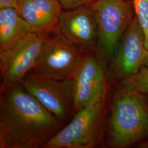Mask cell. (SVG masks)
Returning <instances> with one entry per match:
<instances>
[{
  "label": "cell",
  "mask_w": 148,
  "mask_h": 148,
  "mask_svg": "<svg viewBox=\"0 0 148 148\" xmlns=\"http://www.w3.org/2000/svg\"><path fill=\"white\" fill-rule=\"evenodd\" d=\"M0 148H43L64 122L21 84L0 93Z\"/></svg>",
  "instance_id": "cell-1"
},
{
  "label": "cell",
  "mask_w": 148,
  "mask_h": 148,
  "mask_svg": "<svg viewBox=\"0 0 148 148\" xmlns=\"http://www.w3.org/2000/svg\"><path fill=\"white\" fill-rule=\"evenodd\" d=\"M106 146L126 148L148 139V93L122 80L112 85Z\"/></svg>",
  "instance_id": "cell-2"
},
{
  "label": "cell",
  "mask_w": 148,
  "mask_h": 148,
  "mask_svg": "<svg viewBox=\"0 0 148 148\" xmlns=\"http://www.w3.org/2000/svg\"><path fill=\"white\" fill-rule=\"evenodd\" d=\"M111 87L104 96L77 111L69 123L43 148H95L106 146Z\"/></svg>",
  "instance_id": "cell-3"
},
{
  "label": "cell",
  "mask_w": 148,
  "mask_h": 148,
  "mask_svg": "<svg viewBox=\"0 0 148 148\" xmlns=\"http://www.w3.org/2000/svg\"><path fill=\"white\" fill-rule=\"evenodd\" d=\"M52 32H30L0 51V93L21 84Z\"/></svg>",
  "instance_id": "cell-4"
},
{
  "label": "cell",
  "mask_w": 148,
  "mask_h": 148,
  "mask_svg": "<svg viewBox=\"0 0 148 148\" xmlns=\"http://www.w3.org/2000/svg\"><path fill=\"white\" fill-rule=\"evenodd\" d=\"M24 87L63 122L74 116L72 79L56 77L32 70L23 80Z\"/></svg>",
  "instance_id": "cell-5"
},
{
  "label": "cell",
  "mask_w": 148,
  "mask_h": 148,
  "mask_svg": "<svg viewBox=\"0 0 148 148\" xmlns=\"http://www.w3.org/2000/svg\"><path fill=\"white\" fill-rule=\"evenodd\" d=\"M98 30V50L110 61L120 39L132 21L128 0H95L92 4Z\"/></svg>",
  "instance_id": "cell-6"
},
{
  "label": "cell",
  "mask_w": 148,
  "mask_h": 148,
  "mask_svg": "<svg viewBox=\"0 0 148 148\" xmlns=\"http://www.w3.org/2000/svg\"><path fill=\"white\" fill-rule=\"evenodd\" d=\"M107 62L98 51L84 53L72 79L74 83L73 114L106 95L109 82Z\"/></svg>",
  "instance_id": "cell-7"
},
{
  "label": "cell",
  "mask_w": 148,
  "mask_h": 148,
  "mask_svg": "<svg viewBox=\"0 0 148 148\" xmlns=\"http://www.w3.org/2000/svg\"><path fill=\"white\" fill-rule=\"evenodd\" d=\"M109 63L108 78L111 85L132 76L148 66V48L136 16L123 35Z\"/></svg>",
  "instance_id": "cell-8"
},
{
  "label": "cell",
  "mask_w": 148,
  "mask_h": 148,
  "mask_svg": "<svg viewBox=\"0 0 148 148\" xmlns=\"http://www.w3.org/2000/svg\"><path fill=\"white\" fill-rule=\"evenodd\" d=\"M84 54L56 29L44 43L32 70L53 76L72 79Z\"/></svg>",
  "instance_id": "cell-9"
},
{
  "label": "cell",
  "mask_w": 148,
  "mask_h": 148,
  "mask_svg": "<svg viewBox=\"0 0 148 148\" xmlns=\"http://www.w3.org/2000/svg\"><path fill=\"white\" fill-rule=\"evenodd\" d=\"M57 31L84 53L98 51V30L91 4L62 11Z\"/></svg>",
  "instance_id": "cell-10"
},
{
  "label": "cell",
  "mask_w": 148,
  "mask_h": 148,
  "mask_svg": "<svg viewBox=\"0 0 148 148\" xmlns=\"http://www.w3.org/2000/svg\"><path fill=\"white\" fill-rule=\"evenodd\" d=\"M34 31L31 25L18 13L15 8L0 9V51Z\"/></svg>",
  "instance_id": "cell-11"
},
{
  "label": "cell",
  "mask_w": 148,
  "mask_h": 148,
  "mask_svg": "<svg viewBox=\"0 0 148 148\" xmlns=\"http://www.w3.org/2000/svg\"><path fill=\"white\" fill-rule=\"evenodd\" d=\"M15 9L35 31L54 32L57 29L39 12L32 0H16Z\"/></svg>",
  "instance_id": "cell-12"
},
{
  "label": "cell",
  "mask_w": 148,
  "mask_h": 148,
  "mask_svg": "<svg viewBox=\"0 0 148 148\" xmlns=\"http://www.w3.org/2000/svg\"><path fill=\"white\" fill-rule=\"evenodd\" d=\"M37 10L54 26L57 27L62 6L58 0H32Z\"/></svg>",
  "instance_id": "cell-13"
},
{
  "label": "cell",
  "mask_w": 148,
  "mask_h": 148,
  "mask_svg": "<svg viewBox=\"0 0 148 148\" xmlns=\"http://www.w3.org/2000/svg\"><path fill=\"white\" fill-rule=\"evenodd\" d=\"M138 22L145 36V46L148 48V0H133Z\"/></svg>",
  "instance_id": "cell-14"
},
{
  "label": "cell",
  "mask_w": 148,
  "mask_h": 148,
  "mask_svg": "<svg viewBox=\"0 0 148 148\" xmlns=\"http://www.w3.org/2000/svg\"><path fill=\"white\" fill-rule=\"evenodd\" d=\"M123 81L138 90L148 93V66L143 67L137 74Z\"/></svg>",
  "instance_id": "cell-15"
},
{
  "label": "cell",
  "mask_w": 148,
  "mask_h": 148,
  "mask_svg": "<svg viewBox=\"0 0 148 148\" xmlns=\"http://www.w3.org/2000/svg\"><path fill=\"white\" fill-rule=\"evenodd\" d=\"M62 8L70 10L83 5L92 4L95 0H58Z\"/></svg>",
  "instance_id": "cell-16"
},
{
  "label": "cell",
  "mask_w": 148,
  "mask_h": 148,
  "mask_svg": "<svg viewBox=\"0 0 148 148\" xmlns=\"http://www.w3.org/2000/svg\"><path fill=\"white\" fill-rule=\"evenodd\" d=\"M16 0H0V9L6 8H16Z\"/></svg>",
  "instance_id": "cell-17"
},
{
  "label": "cell",
  "mask_w": 148,
  "mask_h": 148,
  "mask_svg": "<svg viewBox=\"0 0 148 148\" xmlns=\"http://www.w3.org/2000/svg\"><path fill=\"white\" fill-rule=\"evenodd\" d=\"M137 148H148V139L143 141L142 143H139L137 145Z\"/></svg>",
  "instance_id": "cell-18"
}]
</instances>
